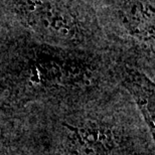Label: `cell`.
I'll use <instances>...</instances> for the list:
<instances>
[{
  "label": "cell",
  "mask_w": 155,
  "mask_h": 155,
  "mask_svg": "<svg viewBox=\"0 0 155 155\" xmlns=\"http://www.w3.org/2000/svg\"><path fill=\"white\" fill-rule=\"evenodd\" d=\"M0 17L13 18L45 39L71 45L90 36L98 19L87 0H0Z\"/></svg>",
  "instance_id": "6da1fadb"
},
{
  "label": "cell",
  "mask_w": 155,
  "mask_h": 155,
  "mask_svg": "<svg viewBox=\"0 0 155 155\" xmlns=\"http://www.w3.org/2000/svg\"><path fill=\"white\" fill-rule=\"evenodd\" d=\"M92 6L95 10L104 9L129 38L153 51L154 0H98Z\"/></svg>",
  "instance_id": "7a4b0ae2"
},
{
  "label": "cell",
  "mask_w": 155,
  "mask_h": 155,
  "mask_svg": "<svg viewBox=\"0 0 155 155\" xmlns=\"http://www.w3.org/2000/svg\"><path fill=\"white\" fill-rule=\"evenodd\" d=\"M69 155H109L114 148L112 134L93 123L66 125Z\"/></svg>",
  "instance_id": "3957f363"
},
{
  "label": "cell",
  "mask_w": 155,
  "mask_h": 155,
  "mask_svg": "<svg viewBox=\"0 0 155 155\" xmlns=\"http://www.w3.org/2000/svg\"><path fill=\"white\" fill-rule=\"evenodd\" d=\"M122 84L134 99L152 136L155 130V88L154 83L137 69L124 66L121 71Z\"/></svg>",
  "instance_id": "277c9868"
},
{
  "label": "cell",
  "mask_w": 155,
  "mask_h": 155,
  "mask_svg": "<svg viewBox=\"0 0 155 155\" xmlns=\"http://www.w3.org/2000/svg\"><path fill=\"white\" fill-rule=\"evenodd\" d=\"M67 64L60 58L41 52L38 57L27 61L22 73V80L33 88H54L69 77Z\"/></svg>",
  "instance_id": "5b68a950"
},
{
  "label": "cell",
  "mask_w": 155,
  "mask_h": 155,
  "mask_svg": "<svg viewBox=\"0 0 155 155\" xmlns=\"http://www.w3.org/2000/svg\"><path fill=\"white\" fill-rule=\"evenodd\" d=\"M87 1H88V2H90V1H92V0H87Z\"/></svg>",
  "instance_id": "8992f818"
}]
</instances>
